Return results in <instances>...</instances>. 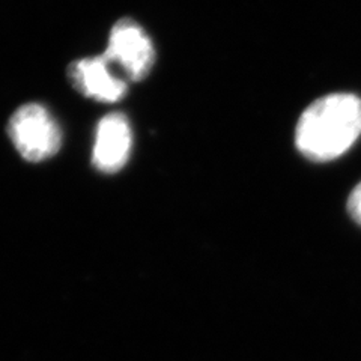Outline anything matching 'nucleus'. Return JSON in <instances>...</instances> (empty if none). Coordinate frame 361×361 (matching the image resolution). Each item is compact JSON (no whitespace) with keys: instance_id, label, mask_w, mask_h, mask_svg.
Segmentation results:
<instances>
[{"instance_id":"obj_3","label":"nucleus","mask_w":361,"mask_h":361,"mask_svg":"<svg viewBox=\"0 0 361 361\" xmlns=\"http://www.w3.org/2000/svg\"><path fill=\"white\" fill-rule=\"evenodd\" d=\"M104 56L110 63L121 65L131 82H142L155 63L151 38L131 18H122L113 26Z\"/></svg>"},{"instance_id":"obj_2","label":"nucleus","mask_w":361,"mask_h":361,"mask_svg":"<svg viewBox=\"0 0 361 361\" xmlns=\"http://www.w3.org/2000/svg\"><path fill=\"white\" fill-rule=\"evenodd\" d=\"M9 137L27 161L39 163L59 152L62 131L51 113L41 104L21 106L8 123Z\"/></svg>"},{"instance_id":"obj_1","label":"nucleus","mask_w":361,"mask_h":361,"mask_svg":"<svg viewBox=\"0 0 361 361\" xmlns=\"http://www.w3.org/2000/svg\"><path fill=\"white\" fill-rule=\"evenodd\" d=\"M360 135L361 98L331 94L304 110L295 128V145L309 160L325 163L343 155Z\"/></svg>"},{"instance_id":"obj_6","label":"nucleus","mask_w":361,"mask_h":361,"mask_svg":"<svg viewBox=\"0 0 361 361\" xmlns=\"http://www.w3.org/2000/svg\"><path fill=\"white\" fill-rule=\"evenodd\" d=\"M348 211L351 217L361 226V183L353 190L348 200Z\"/></svg>"},{"instance_id":"obj_4","label":"nucleus","mask_w":361,"mask_h":361,"mask_svg":"<svg viewBox=\"0 0 361 361\" xmlns=\"http://www.w3.org/2000/svg\"><path fill=\"white\" fill-rule=\"evenodd\" d=\"M133 145L128 119L122 113H110L97 127L92 163L98 171L115 173L127 164Z\"/></svg>"},{"instance_id":"obj_5","label":"nucleus","mask_w":361,"mask_h":361,"mask_svg":"<svg viewBox=\"0 0 361 361\" xmlns=\"http://www.w3.org/2000/svg\"><path fill=\"white\" fill-rule=\"evenodd\" d=\"M110 65L104 54L86 58L71 63L68 75L82 95L101 103H116L127 94V83L111 74Z\"/></svg>"}]
</instances>
